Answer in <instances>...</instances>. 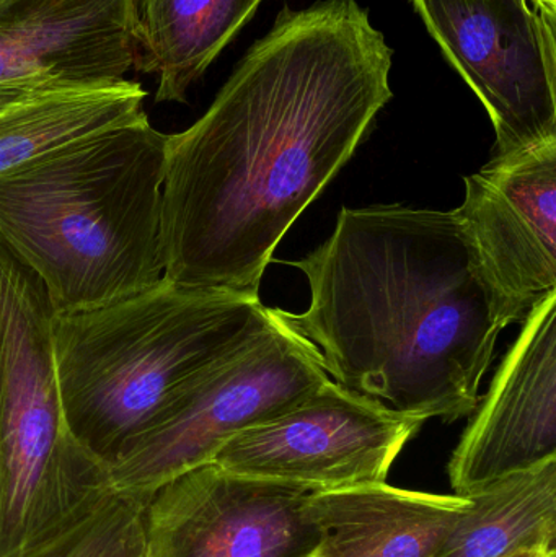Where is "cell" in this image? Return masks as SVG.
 I'll use <instances>...</instances> for the list:
<instances>
[{
  "instance_id": "obj_1",
  "label": "cell",
  "mask_w": 556,
  "mask_h": 557,
  "mask_svg": "<svg viewBox=\"0 0 556 557\" xmlns=\"http://www.w3.org/2000/svg\"><path fill=\"white\" fill-rule=\"evenodd\" d=\"M392 55L356 0L284 10L209 110L166 136L163 278L258 294L277 244L391 101Z\"/></svg>"
},
{
  "instance_id": "obj_2",
  "label": "cell",
  "mask_w": 556,
  "mask_h": 557,
  "mask_svg": "<svg viewBox=\"0 0 556 557\" xmlns=\"http://www.w3.org/2000/svg\"><path fill=\"white\" fill-rule=\"evenodd\" d=\"M310 305L281 317L335 382L395 411L466 418L505 330L456 212L343 208L302 260Z\"/></svg>"
},
{
  "instance_id": "obj_3",
  "label": "cell",
  "mask_w": 556,
  "mask_h": 557,
  "mask_svg": "<svg viewBox=\"0 0 556 557\" xmlns=\"http://www.w3.org/2000/svg\"><path fill=\"white\" fill-rule=\"evenodd\" d=\"M165 144L144 117L0 175V238L45 285L55 314L162 281Z\"/></svg>"
},
{
  "instance_id": "obj_4",
  "label": "cell",
  "mask_w": 556,
  "mask_h": 557,
  "mask_svg": "<svg viewBox=\"0 0 556 557\" xmlns=\"http://www.w3.org/2000/svg\"><path fill=\"white\" fill-rule=\"evenodd\" d=\"M273 318L258 294L165 278L114 304L55 314V373L75 441L110 473L196 373Z\"/></svg>"
},
{
  "instance_id": "obj_5",
  "label": "cell",
  "mask_w": 556,
  "mask_h": 557,
  "mask_svg": "<svg viewBox=\"0 0 556 557\" xmlns=\"http://www.w3.org/2000/svg\"><path fill=\"white\" fill-rule=\"evenodd\" d=\"M45 285L0 238V557L84 519L110 473L72 435L54 360Z\"/></svg>"
},
{
  "instance_id": "obj_6",
  "label": "cell",
  "mask_w": 556,
  "mask_h": 557,
  "mask_svg": "<svg viewBox=\"0 0 556 557\" xmlns=\"http://www.w3.org/2000/svg\"><path fill=\"white\" fill-rule=\"evenodd\" d=\"M196 373L165 414L113 467L114 493L149 499L153 491L214 460L231 438L302 401L329 379L317 347L284 321Z\"/></svg>"
},
{
  "instance_id": "obj_7",
  "label": "cell",
  "mask_w": 556,
  "mask_h": 557,
  "mask_svg": "<svg viewBox=\"0 0 556 557\" xmlns=\"http://www.w3.org/2000/svg\"><path fill=\"white\" fill-rule=\"evenodd\" d=\"M496 133L495 157L556 140V13L528 0H413Z\"/></svg>"
},
{
  "instance_id": "obj_8",
  "label": "cell",
  "mask_w": 556,
  "mask_h": 557,
  "mask_svg": "<svg viewBox=\"0 0 556 557\" xmlns=\"http://www.w3.org/2000/svg\"><path fill=\"white\" fill-rule=\"evenodd\" d=\"M424 422L326 380L283 414L235 435L212 461L316 493L374 486L387 483Z\"/></svg>"
},
{
  "instance_id": "obj_9",
  "label": "cell",
  "mask_w": 556,
  "mask_h": 557,
  "mask_svg": "<svg viewBox=\"0 0 556 557\" xmlns=\"http://www.w3.org/2000/svg\"><path fill=\"white\" fill-rule=\"evenodd\" d=\"M313 493L209 461L147 499L146 557H307L320 539L307 507Z\"/></svg>"
},
{
  "instance_id": "obj_10",
  "label": "cell",
  "mask_w": 556,
  "mask_h": 557,
  "mask_svg": "<svg viewBox=\"0 0 556 557\" xmlns=\"http://www.w3.org/2000/svg\"><path fill=\"white\" fill-rule=\"evenodd\" d=\"M454 209L505 326L556 290V140L493 157Z\"/></svg>"
},
{
  "instance_id": "obj_11",
  "label": "cell",
  "mask_w": 556,
  "mask_h": 557,
  "mask_svg": "<svg viewBox=\"0 0 556 557\" xmlns=\"http://www.w3.org/2000/svg\"><path fill=\"white\" fill-rule=\"evenodd\" d=\"M473 412L447 465L457 496L556 460V290L526 317Z\"/></svg>"
},
{
  "instance_id": "obj_12",
  "label": "cell",
  "mask_w": 556,
  "mask_h": 557,
  "mask_svg": "<svg viewBox=\"0 0 556 557\" xmlns=\"http://www.w3.org/2000/svg\"><path fill=\"white\" fill-rule=\"evenodd\" d=\"M133 67L127 0H0V85L108 87Z\"/></svg>"
},
{
  "instance_id": "obj_13",
  "label": "cell",
  "mask_w": 556,
  "mask_h": 557,
  "mask_svg": "<svg viewBox=\"0 0 556 557\" xmlns=\"http://www.w3.org/2000/svg\"><path fill=\"white\" fill-rule=\"evenodd\" d=\"M469 506L470 497L387 483L313 493L320 539L307 557H434Z\"/></svg>"
},
{
  "instance_id": "obj_14",
  "label": "cell",
  "mask_w": 556,
  "mask_h": 557,
  "mask_svg": "<svg viewBox=\"0 0 556 557\" xmlns=\"http://www.w3.org/2000/svg\"><path fill=\"white\" fill-rule=\"evenodd\" d=\"M261 0H127L134 67L159 77L157 103H183Z\"/></svg>"
},
{
  "instance_id": "obj_15",
  "label": "cell",
  "mask_w": 556,
  "mask_h": 557,
  "mask_svg": "<svg viewBox=\"0 0 556 557\" xmlns=\"http://www.w3.org/2000/svg\"><path fill=\"white\" fill-rule=\"evenodd\" d=\"M556 460L470 496L434 557H511L556 552Z\"/></svg>"
},
{
  "instance_id": "obj_16",
  "label": "cell",
  "mask_w": 556,
  "mask_h": 557,
  "mask_svg": "<svg viewBox=\"0 0 556 557\" xmlns=\"http://www.w3.org/2000/svg\"><path fill=\"white\" fill-rule=\"evenodd\" d=\"M136 82L49 91L0 111V175L98 131L147 117Z\"/></svg>"
},
{
  "instance_id": "obj_17",
  "label": "cell",
  "mask_w": 556,
  "mask_h": 557,
  "mask_svg": "<svg viewBox=\"0 0 556 557\" xmlns=\"http://www.w3.org/2000/svg\"><path fill=\"white\" fill-rule=\"evenodd\" d=\"M146 504L144 497L111 491L64 532L10 557H144Z\"/></svg>"
},
{
  "instance_id": "obj_18",
  "label": "cell",
  "mask_w": 556,
  "mask_h": 557,
  "mask_svg": "<svg viewBox=\"0 0 556 557\" xmlns=\"http://www.w3.org/2000/svg\"><path fill=\"white\" fill-rule=\"evenodd\" d=\"M52 88L42 87V85L35 84H15V85H0V111L20 103V101L28 100V98L38 97V95L49 94Z\"/></svg>"
},
{
  "instance_id": "obj_19",
  "label": "cell",
  "mask_w": 556,
  "mask_h": 557,
  "mask_svg": "<svg viewBox=\"0 0 556 557\" xmlns=\"http://www.w3.org/2000/svg\"><path fill=\"white\" fill-rule=\"evenodd\" d=\"M556 552L547 553V552H522L518 553V555L511 557H555Z\"/></svg>"
},
{
  "instance_id": "obj_20",
  "label": "cell",
  "mask_w": 556,
  "mask_h": 557,
  "mask_svg": "<svg viewBox=\"0 0 556 557\" xmlns=\"http://www.w3.org/2000/svg\"><path fill=\"white\" fill-rule=\"evenodd\" d=\"M528 2L534 3V5H538L539 9L545 10V12L556 13L555 10L547 9L542 0H528Z\"/></svg>"
},
{
  "instance_id": "obj_21",
  "label": "cell",
  "mask_w": 556,
  "mask_h": 557,
  "mask_svg": "<svg viewBox=\"0 0 556 557\" xmlns=\"http://www.w3.org/2000/svg\"><path fill=\"white\" fill-rule=\"evenodd\" d=\"M547 9L555 10L556 12V0H542Z\"/></svg>"
},
{
  "instance_id": "obj_22",
  "label": "cell",
  "mask_w": 556,
  "mask_h": 557,
  "mask_svg": "<svg viewBox=\"0 0 556 557\" xmlns=\"http://www.w3.org/2000/svg\"><path fill=\"white\" fill-rule=\"evenodd\" d=\"M144 557H146V555H144Z\"/></svg>"
},
{
  "instance_id": "obj_23",
  "label": "cell",
  "mask_w": 556,
  "mask_h": 557,
  "mask_svg": "<svg viewBox=\"0 0 556 557\" xmlns=\"http://www.w3.org/2000/svg\"><path fill=\"white\" fill-rule=\"evenodd\" d=\"M556 557V556H555Z\"/></svg>"
}]
</instances>
